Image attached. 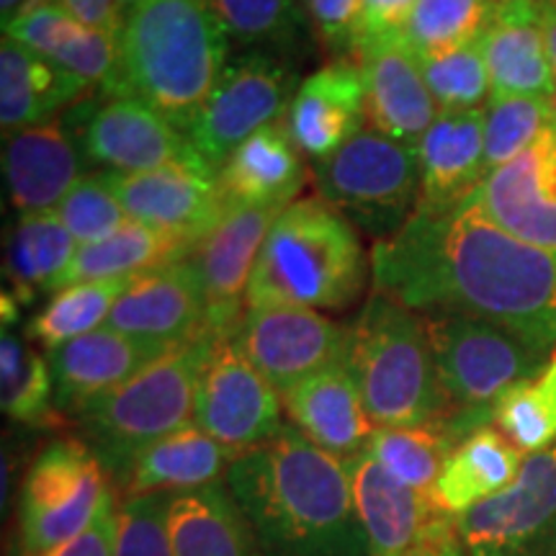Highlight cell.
Returning <instances> with one entry per match:
<instances>
[{
    "label": "cell",
    "mask_w": 556,
    "mask_h": 556,
    "mask_svg": "<svg viewBox=\"0 0 556 556\" xmlns=\"http://www.w3.org/2000/svg\"><path fill=\"white\" fill-rule=\"evenodd\" d=\"M371 278L420 317H477L548 356L556 348V255L500 227L479 186L454 204H417L400 232L377 240Z\"/></svg>",
    "instance_id": "6da1fadb"
},
{
    "label": "cell",
    "mask_w": 556,
    "mask_h": 556,
    "mask_svg": "<svg viewBox=\"0 0 556 556\" xmlns=\"http://www.w3.org/2000/svg\"><path fill=\"white\" fill-rule=\"evenodd\" d=\"M225 482L263 556H371L348 458L315 446L294 426L235 456Z\"/></svg>",
    "instance_id": "7a4b0ae2"
},
{
    "label": "cell",
    "mask_w": 556,
    "mask_h": 556,
    "mask_svg": "<svg viewBox=\"0 0 556 556\" xmlns=\"http://www.w3.org/2000/svg\"><path fill=\"white\" fill-rule=\"evenodd\" d=\"M229 65V37L206 0H142L124 18L109 96L148 103L189 131Z\"/></svg>",
    "instance_id": "3957f363"
},
{
    "label": "cell",
    "mask_w": 556,
    "mask_h": 556,
    "mask_svg": "<svg viewBox=\"0 0 556 556\" xmlns=\"http://www.w3.org/2000/svg\"><path fill=\"white\" fill-rule=\"evenodd\" d=\"M366 261L356 227L325 199L294 201L268 229L248 289V307L289 304L348 309L364 294Z\"/></svg>",
    "instance_id": "277c9868"
},
{
    "label": "cell",
    "mask_w": 556,
    "mask_h": 556,
    "mask_svg": "<svg viewBox=\"0 0 556 556\" xmlns=\"http://www.w3.org/2000/svg\"><path fill=\"white\" fill-rule=\"evenodd\" d=\"M345 364L377 428L426 426L448 415L426 323L379 291L348 328Z\"/></svg>",
    "instance_id": "5b68a950"
},
{
    "label": "cell",
    "mask_w": 556,
    "mask_h": 556,
    "mask_svg": "<svg viewBox=\"0 0 556 556\" xmlns=\"http://www.w3.org/2000/svg\"><path fill=\"white\" fill-rule=\"evenodd\" d=\"M214 332L173 348L155 364L88 402L78 415L80 438L88 443L111 482L124 484L137 456L160 438L191 426L197 389Z\"/></svg>",
    "instance_id": "8992f818"
},
{
    "label": "cell",
    "mask_w": 556,
    "mask_h": 556,
    "mask_svg": "<svg viewBox=\"0 0 556 556\" xmlns=\"http://www.w3.org/2000/svg\"><path fill=\"white\" fill-rule=\"evenodd\" d=\"M422 323L448 400V420L462 438L490 426L507 389L539 374L552 358L477 317L428 315Z\"/></svg>",
    "instance_id": "52a82bcc"
},
{
    "label": "cell",
    "mask_w": 556,
    "mask_h": 556,
    "mask_svg": "<svg viewBox=\"0 0 556 556\" xmlns=\"http://www.w3.org/2000/svg\"><path fill=\"white\" fill-rule=\"evenodd\" d=\"M319 197L377 240L407 225L420 201L417 148L366 127L315 163Z\"/></svg>",
    "instance_id": "ba28073f"
},
{
    "label": "cell",
    "mask_w": 556,
    "mask_h": 556,
    "mask_svg": "<svg viewBox=\"0 0 556 556\" xmlns=\"http://www.w3.org/2000/svg\"><path fill=\"white\" fill-rule=\"evenodd\" d=\"M114 500V482L88 443L54 438L21 484L16 556H47L65 546L86 533Z\"/></svg>",
    "instance_id": "9c48e42d"
},
{
    "label": "cell",
    "mask_w": 556,
    "mask_h": 556,
    "mask_svg": "<svg viewBox=\"0 0 556 556\" xmlns=\"http://www.w3.org/2000/svg\"><path fill=\"white\" fill-rule=\"evenodd\" d=\"M296 88L294 67L287 58L250 52L229 62L197 122L186 131L193 152L217 173L248 137L287 116Z\"/></svg>",
    "instance_id": "30bf717a"
},
{
    "label": "cell",
    "mask_w": 556,
    "mask_h": 556,
    "mask_svg": "<svg viewBox=\"0 0 556 556\" xmlns=\"http://www.w3.org/2000/svg\"><path fill=\"white\" fill-rule=\"evenodd\" d=\"M467 556H556V443L523 458L516 482L456 518Z\"/></svg>",
    "instance_id": "8fae6325"
},
{
    "label": "cell",
    "mask_w": 556,
    "mask_h": 556,
    "mask_svg": "<svg viewBox=\"0 0 556 556\" xmlns=\"http://www.w3.org/2000/svg\"><path fill=\"white\" fill-rule=\"evenodd\" d=\"M281 394L245 356L235 332L214 336L197 389L193 422L240 456L278 433Z\"/></svg>",
    "instance_id": "7c38bea8"
},
{
    "label": "cell",
    "mask_w": 556,
    "mask_h": 556,
    "mask_svg": "<svg viewBox=\"0 0 556 556\" xmlns=\"http://www.w3.org/2000/svg\"><path fill=\"white\" fill-rule=\"evenodd\" d=\"M235 338L278 394L348 356V328L309 307H248Z\"/></svg>",
    "instance_id": "4fadbf2b"
},
{
    "label": "cell",
    "mask_w": 556,
    "mask_h": 556,
    "mask_svg": "<svg viewBox=\"0 0 556 556\" xmlns=\"http://www.w3.org/2000/svg\"><path fill=\"white\" fill-rule=\"evenodd\" d=\"M348 469L371 556H409L458 539L456 518L430 492L402 484L366 451L348 458Z\"/></svg>",
    "instance_id": "5bb4252c"
},
{
    "label": "cell",
    "mask_w": 556,
    "mask_h": 556,
    "mask_svg": "<svg viewBox=\"0 0 556 556\" xmlns=\"http://www.w3.org/2000/svg\"><path fill=\"white\" fill-rule=\"evenodd\" d=\"M101 176L116 193L129 222L189 240L193 245L229 212L217 173L204 163L165 165L142 173L103 170Z\"/></svg>",
    "instance_id": "9a60e30c"
},
{
    "label": "cell",
    "mask_w": 556,
    "mask_h": 556,
    "mask_svg": "<svg viewBox=\"0 0 556 556\" xmlns=\"http://www.w3.org/2000/svg\"><path fill=\"white\" fill-rule=\"evenodd\" d=\"M283 208H229L219 225L197 242L189 255L206 304V330L229 336L245 315L250 278L268 229Z\"/></svg>",
    "instance_id": "2e32d148"
},
{
    "label": "cell",
    "mask_w": 556,
    "mask_h": 556,
    "mask_svg": "<svg viewBox=\"0 0 556 556\" xmlns=\"http://www.w3.org/2000/svg\"><path fill=\"white\" fill-rule=\"evenodd\" d=\"M75 137L88 163L114 173L204 163L184 131L131 96H106V101L78 122Z\"/></svg>",
    "instance_id": "e0dca14e"
},
{
    "label": "cell",
    "mask_w": 556,
    "mask_h": 556,
    "mask_svg": "<svg viewBox=\"0 0 556 556\" xmlns=\"http://www.w3.org/2000/svg\"><path fill=\"white\" fill-rule=\"evenodd\" d=\"M479 197L500 227L556 255V122L516 160L486 173Z\"/></svg>",
    "instance_id": "ac0fdd59"
},
{
    "label": "cell",
    "mask_w": 556,
    "mask_h": 556,
    "mask_svg": "<svg viewBox=\"0 0 556 556\" xmlns=\"http://www.w3.org/2000/svg\"><path fill=\"white\" fill-rule=\"evenodd\" d=\"M106 328L165 348L191 343L206 332V304L191 261L168 263L131 278Z\"/></svg>",
    "instance_id": "d6986e66"
},
{
    "label": "cell",
    "mask_w": 556,
    "mask_h": 556,
    "mask_svg": "<svg viewBox=\"0 0 556 556\" xmlns=\"http://www.w3.org/2000/svg\"><path fill=\"white\" fill-rule=\"evenodd\" d=\"M287 129L304 157H330L366 129V80L361 62L340 58L299 83L289 103Z\"/></svg>",
    "instance_id": "ffe728a7"
},
{
    "label": "cell",
    "mask_w": 556,
    "mask_h": 556,
    "mask_svg": "<svg viewBox=\"0 0 556 556\" xmlns=\"http://www.w3.org/2000/svg\"><path fill=\"white\" fill-rule=\"evenodd\" d=\"M358 54L366 80L368 127L417 148L435 122L438 103L407 37L366 45Z\"/></svg>",
    "instance_id": "44dd1931"
},
{
    "label": "cell",
    "mask_w": 556,
    "mask_h": 556,
    "mask_svg": "<svg viewBox=\"0 0 556 556\" xmlns=\"http://www.w3.org/2000/svg\"><path fill=\"white\" fill-rule=\"evenodd\" d=\"M173 348L144 343L119 330L101 328L47 353L54 379V402L62 415L75 417L88 402L127 384L142 368Z\"/></svg>",
    "instance_id": "7402d4cb"
},
{
    "label": "cell",
    "mask_w": 556,
    "mask_h": 556,
    "mask_svg": "<svg viewBox=\"0 0 556 556\" xmlns=\"http://www.w3.org/2000/svg\"><path fill=\"white\" fill-rule=\"evenodd\" d=\"M281 407L299 433L338 458L364 454L377 430L345 361L287 389Z\"/></svg>",
    "instance_id": "603a6c76"
},
{
    "label": "cell",
    "mask_w": 556,
    "mask_h": 556,
    "mask_svg": "<svg viewBox=\"0 0 556 556\" xmlns=\"http://www.w3.org/2000/svg\"><path fill=\"white\" fill-rule=\"evenodd\" d=\"M3 37L16 39L26 50L45 58L103 96L114 90L119 75V39L93 29L67 13L58 0H34L9 26Z\"/></svg>",
    "instance_id": "cb8c5ba5"
},
{
    "label": "cell",
    "mask_w": 556,
    "mask_h": 556,
    "mask_svg": "<svg viewBox=\"0 0 556 556\" xmlns=\"http://www.w3.org/2000/svg\"><path fill=\"white\" fill-rule=\"evenodd\" d=\"M65 119H52L5 139L3 170L21 214L54 212L83 180V150Z\"/></svg>",
    "instance_id": "d4e9b609"
},
{
    "label": "cell",
    "mask_w": 556,
    "mask_h": 556,
    "mask_svg": "<svg viewBox=\"0 0 556 556\" xmlns=\"http://www.w3.org/2000/svg\"><path fill=\"white\" fill-rule=\"evenodd\" d=\"M227 208H287L304 186V160L287 122H274L248 137L217 170Z\"/></svg>",
    "instance_id": "484cf974"
},
{
    "label": "cell",
    "mask_w": 556,
    "mask_h": 556,
    "mask_svg": "<svg viewBox=\"0 0 556 556\" xmlns=\"http://www.w3.org/2000/svg\"><path fill=\"white\" fill-rule=\"evenodd\" d=\"M479 45L490 70L492 96L554 99L556 73L546 50L539 9L495 5Z\"/></svg>",
    "instance_id": "4316f807"
},
{
    "label": "cell",
    "mask_w": 556,
    "mask_h": 556,
    "mask_svg": "<svg viewBox=\"0 0 556 556\" xmlns=\"http://www.w3.org/2000/svg\"><path fill=\"white\" fill-rule=\"evenodd\" d=\"M420 160V201L446 206L462 201L486 178L484 111H438L426 137L417 144Z\"/></svg>",
    "instance_id": "83f0119b"
},
{
    "label": "cell",
    "mask_w": 556,
    "mask_h": 556,
    "mask_svg": "<svg viewBox=\"0 0 556 556\" xmlns=\"http://www.w3.org/2000/svg\"><path fill=\"white\" fill-rule=\"evenodd\" d=\"M88 88L86 80L26 50L16 39L0 41V127L5 139L52 122Z\"/></svg>",
    "instance_id": "f1b7e54d"
},
{
    "label": "cell",
    "mask_w": 556,
    "mask_h": 556,
    "mask_svg": "<svg viewBox=\"0 0 556 556\" xmlns=\"http://www.w3.org/2000/svg\"><path fill=\"white\" fill-rule=\"evenodd\" d=\"M168 536L173 556H263L227 482L170 495Z\"/></svg>",
    "instance_id": "f546056e"
},
{
    "label": "cell",
    "mask_w": 556,
    "mask_h": 556,
    "mask_svg": "<svg viewBox=\"0 0 556 556\" xmlns=\"http://www.w3.org/2000/svg\"><path fill=\"white\" fill-rule=\"evenodd\" d=\"M232 458L222 443L191 422L144 448L131 464L119 490L124 497L199 490V486L225 482Z\"/></svg>",
    "instance_id": "4dcf8cb0"
},
{
    "label": "cell",
    "mask_w": 556,
    "mask_h": 556,
    "mask_svg": "<svg viewBox=\"0 0 556 556\" xmlns=\"http://www.w3.org/2000/svg\"><path fill=\"white\" fill-rule=\"evenodd\" d=\"M523 458V451L513 446L497 428L486 426L458 443L430 495L448 516L458 518L516 482Z\"/></svg>",
    "instance_id": "1f68e13d"
},
{
    "label": "cell",
    "mask_w": 556,
    "mask_h": 556,
    "mask_svg": "<svg viewBox=\"0 0 556 556\" xmlns=\"http://www.w3.org/2000/svg\"><path fill=\"white\" fill-rule=\"evenodd\" d=\"M78 240L67 232L58 212L21 214L5 253V281L21 307H29L39 291L54 294L60 278L78 253Z\"/></svg>",
    "instance_id": "d6a6232c"
},
{
    "label": "cell",
    "mask_w": 556,
    "mask_h": 556,
    "mask_svg": "<svg viewBox=\"0 0 556 556\" xmlns=\"http://www.w3.org/2000/svg\"><path fill=\"white\" fill-rule=\"evenodd\" d=\"M193 242L157 232V229L129 222L119 232L101 242L80 245L73 263L60 278L58 291L86 281H114V278H135L152 268L186 261L193 253ZM54 291V294H58Z\"/></svg>",
    "instance_id": "836d02e7"
},
{
    "label": "cell",
    "mask_w": 556,
    "mask_h": 556,
    "mask_svg": "<svg viewBox=\"0 0 556 556\" xmlns=\"http://www.w3.org/2000/svg\"><path fill=\"white\" fill-rule=\"evenodd\" d=\"M458 443H462V435L451 428L446 417H441L426 426L377 428L368 441L366 454L402 484L430 492Z\"/></svg>",
    "instance_id": "e575fe53"
},
{
    "label": "cell",
    "mask_w": 556,
    "mask_h": 556,
    "mask_svg": "<svg viewBox=\"0 0 556 556\" xmlns=\"http://www.w3.org/2000/svg\"><path fill=\"white\" fill-rule=\"evenodd\" d=\"M0 405L18 426H60L50 361L11 330L0 336Z\"/></svg>",
    "instance_id": "d590c367"
},
{
    "label": "cell",
    "mask_w": 556,
    "mask_h": 556,
    "mask_svg": "<svg viewBox=\"0 0 556 556\" xmlns=\"http://www.w3.org/2000/svg\"><path fill=\"white\" fill-rule=\"evenodd\" d=\"M129 283L131 278H114V281L73 283L58 291L47 307L29 319L26 336L50 353L70 340L106 328L111 312Z\"/></svg>",
    "instance_id": "8d00e7d4"
},
{
    "label": "cell",
    "mask_w": 556,
    "mask_h": 556,
    "mask_svg": "<svg viewBox=\"0 0 556 556\" xmlns=\"http://www.w3.org/2000/svg\"><path fill=\"white\" fill-rule=\"evenodd\" d=\"M222 29L242 47L287 58L307 37V16L296 0H206Z\"/></svg>",
    "instance_id": "74e56055"
},
{
    "label": "cell",
    "mask_w": 556,
    "mask_h": 556,
    "mask_svg": "<svg viewBox=\"0 0 556 556\" xmlns=\"http://www.w3.org/2000/svg\"><path fill=\"white\" fill-rule=\"evenodd\" d=\"M492 422L523 454L556 443V353L539 374L518 381L497 400Z\"/></svg>",
    "instance_id": "f35d334b"
},
{
    "label": "cell",
    "mask_w": 556,
    "mask_h": 556,
    "mask_svg": "<svg viewBox=\"0 0 556 556\" xmlns=\"http://www.w3.org/2000/svg\"><path fill=\"white\" fill-rule=\"evenodd\" d=\"M492 11V0H417L409 18L407 45L417 58L471 45L482 39Z\"/></svg>",
    "instance_id": "ab89813d"
},
{
    "label": "cell",
    "mask_w": 556,
    "mask_h": 556,
    "mask_svg": "<svg viewBox=\"0 0 556 556\" xmlns=\"http://www.w3.org/2000/svg\"><path fill=\"white\" fill-rule=\"evenodd\" d=\"M554 124L552 101L536 96H490L484 111V170L516 160Z\"/></svg>",
    "instance_id": "60d3db41"
},
{
    "label": "cell",
    "mask_w": 556,
    "mask_h": 556,
    "mask_svg": "<svg viewBox=\"0 0 556 556\" xmlns=\"http://www.w3.org/2000/svg\"><path fill=\"white\" fill-rule=\"evenodd\" d=\"M417 60L441 111L482 109L486 96H492L490 70L479 41Z\"/></svg>",
    "instance_id": "b9f144b4"
},
{
    "label": "cell",
    "mask_w": 556,
    "mask_h": 556,
    "mask_svg": "<svg viewBox=\"0 0 556 556\" xmlns=\"http://www.w3.org/2000/svg\"><path fill=\"white\" fill-rule=\"evenodd\" d=\"M67 232L78 240V245H90V242H101L119 232L122 227L129 225L127 212L111 191L106 178L86 176L60 201L54 208Z\"/></svg>",
    "instance_id": "7bdbcfd3"
},
{
    "label": "cell",
    "mask_w": 556,
    "mask_h": 556,
    "mask_svg": "<svg viewBox=\"0 0 556 556\" xmlns=\"http://www.w3.org/2000/svg\"><path fill=\"white\" fill-rule=\"evenodd\" d=\"M168 503L170 492L124 497L116 520L114 556H173Z\"/></svg>",
    "instance_id": "ee69618b"
},
{
    "label": "cell",
    "mask_w": 556,
    "mask_h": 556,
    "mask_svg": "<svg viewBox=\"0 0 556 556\" xmlns=\"http://www.w3.org/2000/svg\"><path fill=\"white\" fill-rule=\"evenodd\" d=\"M319 37L340 58L361 50V0H304Z\"/></svg>",
    "instance_id": "f6af8a7d"
},
{
    "label": "cell",
    "mask_w": 556,
    "mask_h": 556,
    "mask_svg": "<svg viewBox=\"0 0 556 556\" xmlns=\"http://www.w3.org/2000/svg\"><path fill=\"white\" fill-rule=\"evenodd\" d=\"M415 3L417 0H361V50L379 41L405 39Z\"/></svg>",
    "instance_id": "bcb514c9"
},
{
    "label": "cell",
    "mask_w": 556,
    "mask_h": 556,
    "mask_svg": "<svg viewBox=\"0 0 556 556\" xmlns=\"http://www.w3.org/2000/svg\"><path fill=\"white\" fill-rule=\"evenodd\" d=\"M116 520H119V505L114 500L103 507L99 520L86 533H80L78 539L67 541L65 546L54 548L47 556H114Z\"/></svg>",
    "instance_id": "7dc6e473"
},
{
    "label": "cell",
    "mask_w": 556,
    "mask_h": 556,
    "mask_svg": "<svg viewBox=\"0 0 556 556\" xmlns=\"http://www.w3.org/2000/svg\"><path fill=\"white\" fill-rule=\"evenodd\" d=\"M58 3L86 26H93V29L119 39L124 29V11L119 0H58Z\"/></svg>",
    "instance_id": "c3c4849f"
},
{
    "label": "cell",
    "mask_w": 556,
    "mask_h": 556,
    "mask_svg": "<svg viewBox=\"0 0 556 556\" xmlns=\"http://www.w3.org/2000/svg\"><path fill=\"white\" fill-rule=\"evenodd\" d=\"M539 16H541V29H544L548 58H552V65L556 73V0H541Z\"/></svg>",
    "instance_id": "681fc988"
},
{
    "label": "cell",
    "mask_w": 556,
    "mask_h": 556,
    "mask_svg": "<svg viewBox=\"0 0 556 556\" xmlns=\"http://www.w3.org/2000/svg\"><path fill=\"white\" fill-rule=\"evenodd\" d=\"M31 3L34 0H0V18H3V26H9L11 21L24 9H29Z\"/></svg>",
    "instance_id": "f907efd6"
},
{
    "label": "cell",
    "mask_w": 556,
    "mask_h": 556,
    "mask_svg": "<svg viewBox=\"0 0 556 556\" xmlns=\"http://www.w3.org/2000/svg\"><path fill=\"white\" fill-rule=\"evenodd\" d=\"M409 556H467V554H464L462 541L454 539V541H446V544H441V546L426 548V552H417V554H409Z\"/></svg>",
    "instance_id": "816d5d0a"
},
{
    "label": "cell",
    "mask_w": 556,
    "mask_h": 556,
    "mask_svg": "<svg viewBox=\"0 0 556 556\" xmlns=\"http://www.w3.org/2000/svg\"><path fill=\"white\" fill-rule=\"evenodd\" d=\"M495 5H533V9H539L541 0H492Z\"/></svg>",
    "instance_id": "f5cc1de1"
},
{
    "label": "cell",
    "mask_w": 556,
    "mask_h": 556,
    "mask_svg": "<svg viewBox=\"0 0 556 556\" xmlns=\"http://www.w3.org/2000/svg\"><path fill=\"white\" fill-rule=\"evenodd\" d=\"M139 3H142V0H119V5H122V11H124V18H127V13L131 9H137Z\"/></svg>",
    "instance_id": "db71d44e"
},
{
    "label": "cell",
    "mask_w": 556,
    "mask_h": 556,
    "mask_svg": "<svg viewBox=\"0 0 556 556\" xmlns=\"http://www.w3.org/2000/svg\"><path fill=\"white\" fill-rule=\"evenodd\" d=\"M552 111H554V122H556V93H554V99H552Z\"/></svg>",
    "instance_id": "11a10c76"
}]
</instances>
